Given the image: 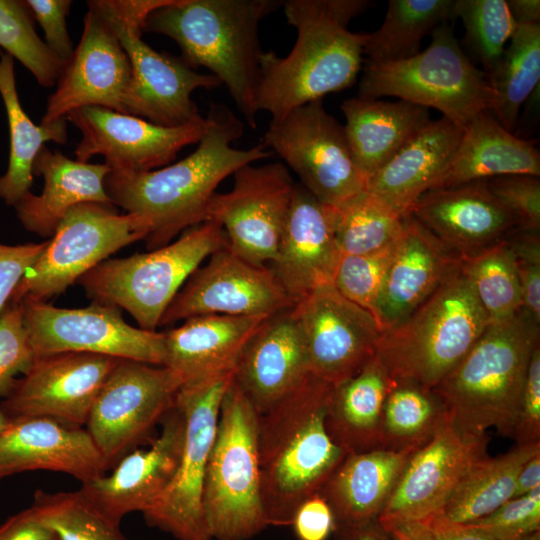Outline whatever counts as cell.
Masks as SVG:
<instances>
[{"label": "cell", "instance_id": "f5cc1de1", "mask_svg": "<svg viewBox=\"0 0 540 540\" xmlns=\"http://www.w3.org/2000/svg\"><path fill=\"white\" fill-rule=\"evenodd\" d=\"M512 438L517 445L540 442V344L530 359Z\"/></svg>", "mask_w": 540, "mask_h": 540}, {"label": "cell", "instance_id": "f546056e", "mask_svg": "<svg viewBox=\"0 0 540 540\" xmlns=\"http://www.w3.org/2000/svg\"><path fill=\"white\" fill-rule=\"evenodd\" d=\"M110 169L104 163L72 160L59 151L43 146L32 168L42 176L39 195L27 192L14 206L23 227L41 237H52L65 214L74 206L93 202L112 204L104 181Z\"/></svg>", "mask_w": 540, "mask_h": 540}, {"label": "cell", "instance_id": "4316f807", "mask_svg": "<svg viewBox=\"0 0 540 540\" xmlns=\"http://www.w3.org/2000/svg\"><path fill=\"white\" fill-rule=\"evenodd\" d=\"M108 466L83 428L46 417L11 420L0 434V481L32 470L69 474L81 483L105 474Z\"/></svg>", "mask_w": 540, "mask_h": 540}, {"label": "cell", "instance_id": "d590c367", "mask_svg": "<svg viewBox=\"0 0 540 540\" xmlns=\"http://www.w3.org/2000/svg\"><path fill=\"white\" fill-rule=\"evenodd\" d=\"M0 95L9 127L8 168L0 177V198L6 205L15 204L30 191L33 182V163L46 142L65 144L68 140L67 121L35 124L23 109L15 82L14 58L0 53Z\"/></svg>", "mask_w": 540, "mask_h": 540}, {"label": "cell", "instance_id": "5bb4252c", "mask_svg": "<svg viewBox=\"0 0 540 540\" xmlns=\"http://www.w3.org/2000/svg\"><path fill=\"white\" fill-rule=\"evenodd\" d=\"M181 386L178 375L166 366L118 361L85 425L108 468L146 440L173 408Z\"/></svg>", "mask_w": 540, "mask_h": 540}, {"label": "cell", "instance_id": "3957f363", "mask_svg": "<svg viewBox=\"0 0 540 540\" xmlns=\"http://www.w3.org/2000/svg\"><path fill=\"white\" fill-rule=\"evenodd\" d=\"M332 387L310 374L258 416L260 492L268 526H290L298 506L320 491L348 454L325 424Z\"/></svg>", "mask_w": 540, "mask_h": 540}, {"label": "cell", "instance_id": "d6a6232c", "mask_svg": "<svg viewBox=\"0 0 540 540\" xmlns=\"http://www.w3.org/2000/svg\"><path fill=\"white\" fill-rule=\"evenodd\" d=\"M414 451L377 448L348 453L320 493L335 525H358L378 519Z\"/></svg>", "mask_w": 540, "mask_h": 540}, {"label": "cell", "instance_id": "1f68e13d", "mask_svg": "<svg viewBox=\"0 0 540 540\" xmlns=\"http://www.w3.org/2000/svg\"><path fill=\"white\" fill-rule=\"evenodd\" d=\"M507 175L539 177V151L504 128L490 111H483L463 128L452 159L430 190Z\"/></svg>", "mask_w": 540, "mask_h": 540}, {"label": "cell", "instance_id": "8992f818", "mask_svg": "<svg viewBox=\"0 0 540 540\" xmlns=\"http://www.w3.org/2000/svg\"><path fill=\"white\" fill-rule=\"evenodd\" d=\"M488 324L461 261L412 313L381 333L376 355L392 380L433 389Z\"/></svg>", "mask_w": 540, "mask_h": 540}, {"label": "cell", "instance_id": "11a10c76", "mask_svg": "<svg viewBox=\"0 0 540 540\" xmlns=\"http://www.w3.org/2000/svg\"><path fill=\"white\" fill-rule=\"evenodd\" d=\"M290 526L298 540H327L333 534L335 521L327 501L316 493L298 506Z\"/></svg>", "mask_w": 540, "mask_h": 540}, {"label": "cell", "instance_id": "e575fe53", "mask_svg": "<svg viewBox=\"0 0 540 540\" xmlns=\"http://www.w3.org/2000/svg\"><path fill=\"white\" fill-rule=\"evenodd\" d=\"M391 384L376 355L356 375L332 387L325 424L331 439L344 451L380 448L382 411Z\"/></svg>", "mask_w": 540, "mask_h": 540}, {"label": "cell", "instance_id": "ab89813d", "mask_svg": "<svg viewBox=\"0 0 540 540\" xmlns=\"http://www.w3.org/2000/svg\"><path fill=\"white\" fill-rule=\"evenodd\" d=\"M540 24H517L514 35L488 77L495 93L491 110L500 124L514 132L523 104L539 87Z\"/></svg>", "mask_w": 540, "mask_h": 540}, {"label": "cell", "instance_id": "d4e9b609", "mask_svg": "<svg viewBox=\"0 0 540 540\" xmlns=\"http://www.w3.org/2000/svg\"><path fill=\"white\" fill-rule=\"evenodd\" d=\"M341 256L334 233L333 207L321 203L296 183L270 267L281 286L296 304L313 290L333 284Z\"/></svg>", "mask_w": 540, "mask_h": 540}, {"label": "cell", "instance_id": "4fadbf2b", "mask_svg": "<svg viewBox=\"0 0 540 540\" xmlns=\"http://www.w3.org/2000/svg\"><path fill=\"white\" fill-rule=\"evenodd\" d=\"M232 379L230 373L183 385L176 395L185 419L180 461L167 489L143 515L150 526L177 540H212L203 512V485L221 401Z\"/></svg>", "mask_w": 540, "mask_h": 540}, {"label": "cell", "instance_id": "f907efd6", "mask_svg": "<svg viewBox=\"0 0 540 540\" xmlns=\"http://www.w3.org/2000/svg\"><path fill=\"white\" fill-rule=\"evenodd\" d=\"M518 273L522 309L540 324V237L517 231L507 238Z\"/></svg>", "mask_w": 540, "mask_h": 540}, {"label": "cell", "instance_id": "5b68a950", "mask_svg": "<svg viewBox=\"0 0 540 540\" xmlns=\"http://www.w3.org/2000/svg\"><path fill=\"white\" fill-rule=\"evenodd\" d=\"M540 324L525 310L489 323L469 352L432 390L461 429L512 437Z\"/></svg>", "mask_w": 540, "mask_h": 540}, {"label": "cell", "instance_id": "4dcf8cb0", "mask_svg": "<svg viewBox=\"0 0 540 540\" xmlns=\"http://www.w3.org/2000/svg\"><path fill=\"white\" fill-rule=\"evenodd\" d=\"M462 135L463 128L446 117L431 120L369 179L367 192L409 215L449 164Z\"/></svg>", "mask_w": 540, "mask_h": 540}, {"label": "cell", "instance_id": "f6af8a7d", "mask_svg": "<svg viewBox=\"0 0 540 540\" xmlns=\"http://www.w3.org/2000/svg\"><path fill=\"white\" fill-rule=\"evenodd\" d=\"M31 18L22 1L0 0V46L19 60L39 85L49 88L57 83L66 61L40 39Z\"/></svg>", "mask_w": 540, "mask_h": 540}, {"label": "cell", "instance_id": "e0dca14e", "mask_svg": "<svg viewBox=\"0 0 540 540\" xmlns=\"http://www.w3.org/2000/svg\"><path fill=\"white\" fill-rule=\"evenodd\" d=\"M489 438L449 418L408 458L378 517L382 525L429 522L437 517L466 474L488 456Z\"/></svg>", "mask_w": 540, "mask_h": 540}, {"label": "cell", "instance_id": "cb8c5ba5", "mask_svg": "<svg viewBox=\"0 0 540 540\" xmlns=\"http://www.w3.org/2000/svg\"><path fill=\"white\" fill-rule=\"evenodd\" d=\"M410 215L461 260L519 231L516 218L492 194L486 180L429 190Z\"/></svg>", "mask_w": 540, "mask_h": 540}, {"label": "cell", "instance_id": "ee69618b", "mask_svg": "<svg viewBox=\"0 0 540 540\" xmlns=\"http://www.w3.org/2000/svg\"><path fill=\"white\" fill-rule=\"evenodd\" d=\"M453 12L464 25L466 46L488 79L517 27L506 0H455Z\"/></svg>", "mask_w": 540, "mask_h": 540}, {"label": "cell", "instance_id": "91938a15", "mask_svg": "<svg viewBox=\"0 0 540 540\" xmlns=\"http://www.w3.org/2000/svg\"><path fill=\"white\" fill-rule=\"evenodd\" d=\"M383 527L391 540H435L429 522H400Z\"/></svg>", "mask_w": 540, "mask_h": 540}, {"label": "cell", "instance_id": "7dc6e473", "mask_svg": "<svg viewBox=\"0 0 540 540\" xmlns=\"http://www.w3.org/2000/svg\"><path fill=\"white\" fill-rule=\"evenodd\" d=\"M36 355L23 322L21 300H10L0 313V397H6L19 374H25Z\"/></svg>", "mask_w": 540, "mask_h": 540}, {"label": "cell", "instance_id": "83f0119b", "mask_svg": "<svg viewBox=\"0 0 540 540\" xmlns=\"http://www.w3.org/2000/svg\"><path fill=\"white\" fill-rule=\"evenodd\" d=\"M461 261L409 214L376 304L382 332L412 313Z\"/></svg>", "mask_w": 540, "mask_h": 540}, {"label": "cell", "instance_id": "816d5d0a", "mask_svg": "<svg viewBox=\"0 0 540 540\" xmlns=\"http://www.w3.org/2000/svg\"><path fill=\"white\" fill-rule=\"evenodd\" d=\"M22 3L31 17L41 26L47 47L57 57L67 62L74 51L66 25L72 1L24 0Z\"/></svg>", "mask_w": 540, "mask_h": 540}, {"label": "cell", "instance_id": "be15d7a7", "mask_svg": "<svg viewBox=\"0 0 540 540\" xmlns=\"http://www.w3.org/2000/svg\"><path fill=\"white\" fill-rule=\"evenodd\" d=\"M10 423L11 419L7 416V414L0 406V434L9 426Z\"/></svg>", "mask_w": 540, "mask_h": 540}, {"label": "cell", "instance_id": "60d3db41", "mask_svg": "<svg viewBox=\"0 0 540 540\" xmlns=\"http://www.w3.org/2000/svg\"><path fill=\"white\" fill-rule=\"evenodd\" d=\"M369 192L333 207L334 233L342 255L382 250L401 234L406 217Z\"/></svg>", "mask_w": 540, "mask_h": 540}, {"label": "cell", "instance_id": "ac0fdd59", "mask_svg": "<svg viewBox=\"0 0 540 540\" xmlns=\"http://www.w3.org/2000/svg\"><path fill=\"white\" fill-rule=\"evenodd\" d=\"M208 258L176 294L159 326L201 315L269 316L295 305L271 268L244 260L228 242Z\"/></svg>", "mask_w": 540, "mask_h": 540}, {"label": "cell", "instance_id": "836d02e7", "mask_svg": "<svg viewBox=\"0 0 540 540\" xmlns=\"http://www.w3.org/2000/svg\"><path fill=\"white\" fill-rule=\"evenodd\" d=\"M347 139L367 181L431 122L429 109L399 99L352 97L341 104Z\"/></svg>", "mask_w": 540, "mask_h": 540}, {"label": "cell", "instance_id": "d6986e66", "mask_svg": "<svg viewBox=\"0 0 540 540\" xmlns=\"http://www.w3.org/2000/svg\"><path fill=\"white\" fill-rule=\"evenodd\" d=\"M293 314L305 344L309 370L335 386L356 375L377 354L382 329L376 318L331 285L297 302Z\"/></svg>", "mask_w": 540, "mask_h": 540}, {"label": "cell", "instance_id": "30bf717a", "mask_svg": "<svg viewBox=\"0 0 540 540\" xmlns=\"http://www.w3.org/2000/svg\"><path fill=\"white\" fill-rule=\"evenodd\" d=\"M169 0H92L109 22L124 48L132 69L126 114L166 127L204 119L191 95L213 89L221 82L200 73L182 59L154 50L142 39L148 16Z\"/></svg>", "mask_w": 540, "mask_h": 540}, {"label": "cell", "instance_id": "44dd1931", "mask_svg": "<svg viewBox=\"0 0 540 540\" xmlns=\"http://www.w3.org/2000/svg\"><path fill=\"white\" fill-rule=\"evenodd\" d=\"M120 359L77 352L36 356L1 407L11 420L46 417L82 428L96 396Z\"/></svg>", "mask_w": 540, "mask_h": 540}, {"label": "cell", "instance_id": "7a4b0ae2", "mask_svg": "<svg viewBox=\"0 0 540 540\" xmlns=\"http://www.w3.org/2000/svg\"><path fill=\"white\" fill-rule=\"evenodd\" d=\"M367 0H288L287 22L297 31L285 56L263 52L258 111L278 119L294 108L352 86L362 68L366 34L348 30L370 5Z\"/></svg>", "mask_w": 540, "mask_h": 540}, {"label": "cell", "instance_id": "bcb514c9", "mask_svg": "<svg viewBox=\"0 0 540 540\" xmlns=\"http://www.w3.org/2000/svg\"><path fill=\"white\" fill-rule=\"evenodd\" d=\"M398 238L371 254L342 255L334 276L333 286L338 292L374 317L378 296L394 257Z\"/></svg>", "mask_w": 540, "mask_h": 540}, {"label": "cell", "instance_id": "6f0895ef", "mask_svg": "<svg viewBox=\"0 0 540 540\" xmlns=\"http://www.w3.org/2000/svg\"><path fill=\"white\" fill-rule=\"evenodd\" d=\"M429 525L435 540H495L478 527L450 523L440 517L433 518Z\"/></svg>", "mask_w": 540, "mask_h": 540}, {"label": "cell", "instance_id": "8fae6325", "mask_svg": "<svg viewBox=\"0 0 540 540\" xmlns=\"http://www.w3.org/2000/svg\"><path fill=\"white\" fill-rule=\"evenodd\" d=\"M263 143L321 203L340 207L367 191L344 125L316 100L271 119Z\"/></svg>", "mask_w": 540, "mask_h": 540}, {"label": "cell", "instance_id": "8d00e7d4", "mask_svg": "<svg viewBox=\"0 0 540 540\" xmlns=\"http://www.w3.org/2000/svg\"><path fill=\"white\" fill-rule=\"evenodd\" d=\"M538 453L540 442L516 445L498 457L482 459L462 479L437 517L467 524L490 514L512 498L522 467Z\"/></svg>", "mask_w": 540, "mask_h": 540}, {"label": "cell", "instance_id": "db71d44e", "mask_svg": "<svg viewBox=\"0 0 540 540\" xmlns=\"http://www.w3.org/2000/svg\"><path fill=\"white\" fill-rule=\"evenodd\" d=\"M48 240L41 243H0V313L26 271L40 257Z\"/></svg>", "mask_w": 540, "mask_h": 540}, {"label": "cell", "instance_id": "6125c7cd", "mask_svg": "<svg viewBox=\"0 0 540 540\" xmlns=\"http://www.w3.org/2000/svg\"><path fill=\"white\" fill-rule=\"evenodd\" d=\"M517 24H540L539 0H506Z\"/></svg>", "mask_w": 540, "mask_h": 540}, {"label": "cell", "instance_id": "2e32d148", "mask_svg": "<svg viewBox=\"0 0 540 540\" xmlns=\"http://www.w3.org/2000/svg\"><path fill=\"white\" fill-rule=\"evenodd\" d=\"M232 189L216 193L205 221L218 223L231 250L264 265L276 256L296 183L284 163L247 164L234 174Z\"/></svg>", "mask_w": 540, "mask_h": 540}, {"label": "cell", "instance_id": "9c48e42d", "mask_svg": "<svg viewBox=\"0 0 540 540\" xmlns=\"http://www.w3.org/2000/svg\"><path fill=\"white\" fill-rule=\"evenodd\" d=\"M358 96H392L433 108L462 128L479 113L491 112L495 102L486 74L463 51L449 23L438 26L429 46L410 58L365 63Z\"/></svg>", "mask_w": 540, "mask_h": 540}, {"label": "cell", "instance_id": "484cf974", "mask_svg": "<svg viewBox=\"0 0 540 540\" xmlns=\"http://www.w3.org/2000/svg\"><path fill=\"white\" fill-rule=\"evenodd\" d=\"M292 308L272 314L261 323L233 372V381L258 416L293 393L311 374Z\"/></svg>", "mask_w": 540, "mask_h": 540}, {"label": "cell", "instance_id": "680465c9", "mask_svg": "<svg viewBox=\"0 0 540 540\" xmlns=\"http://www.w3.org/2000/svg\"><path fill=\"white\" fill-rule=\"evenodd\" d=\"M332 535L335 540H391L377 519L358 525H335Z\"/></svg>", "mask_w": 540, "mask_h": 540}, {"label": "cell", "instance_id": "ba28073f", "mask_svg": "<svg viewBox=\"0 0 540 540\" xmlns=\"http://www.w3.org/2000/svg\"><path fill=\"white\" fill-rule=\"evenodd\" d=\"M225 243L227 238L222 227L216 222L204 221L160 248L107 259L76 284L93 302L124 309L140 328L156 331L187 279L203 260Z\"/></svg>", "mask_w": 540, "mask_h": 540}, {"label": "cell", "instance_id": "94428289", "mask_svg": "<svg viewBox=\"0 0 540 540\" xmlns=\"http://www.w3.org/2000/svg\"><path fill=\"white\" fill-rule=\"evenodd\" d=\"M540 487V453L533 456L518 474L512 498L523 496Z\"/></svg>", "mask_w": 540, "mask_h": 540}, {"label": "cell", "instance_id": "74e56055", "mask_svg": "<svg viewBox=\"0 0 540 540\" xmlns=\"http://www.w3.org/2000/svg\"><path fill=\"white\" fill-rule=\"evenodd\" d=\"M454 1L389 0L381 26L366 34L365 63L395 62L418 54L425 36L455 19Z\"/></svg>", "mask_w": 540, "mask_h": 540}, {"label": "cell", "instance_id": "b9f144b4", "mask_svg": "<svg viewBox=\"0 0 540 540\" xmlns=\"http://www.w3.org/2000/svg\"><path fill=\"white\" fill-rule=\"evenodd\" d=\"M462 269L489 323L511 318L522 309V293L507 239L462 260Z\"/></svg>", "mask_w": 540, "mask_h": 540}, {"label": "cell", "instance_id": "277c9868", "mask_svg": "<svg viewBox=\"0 0 540 540\" xmlns=\"http://www.w3.org/2000/svg\"><path fill=\"white\" fill-rule=\"evenodd\" d=\"M276 0H170L148 16L144 31L174 40L182 60L204 67L224 84L251 128L257 127V95L263 51L259 24L282 6Z\"/></svg>", "mask_w": 540, "mask_h": 540}, {"label": "cell", "instance_id": "7402d4cb", "mask_svg": "<svg viewBox=\"0 0 540 540\" xmlns=\"http://www.w3.org/2000/svg\"><path fill=\"white\" fill-rule=\"evenodd\" d=\"M81 39L49 96L41 124L98 106L126 114L132 86L129 58L103 15L87 2Z\"/></svg>", "mask_w": 540, "mask_h": 540}, {"label": "cell", "instance_id": "52a82bcc", "mask_svg": "<svg viewBox=\"0 0 540 540\" xmlns=\"http://www.w3.org/2000/svg\"><path fill=\"white\" fill-rule=\"evenodd\" d=\"M257 436L258 415L232 379L221 401L203 485V512L212 540H249L268 527Z\"/></svg>", "mask_w": 540, "mask_h": 540}, {"label": "cell", "instance_id": "681fc988", "mask_svg": "<svg viewBox=\"0 0 540 540\" xmlns=\"http://www.w3.org/2000/svg\"><path fill=\"white\" fill-rule=\"evenodd\" d=\"M487 181L492 194L513 214L519 231H540V179L531 175H507Z\"/></svg>", "mask_w": 540, "mask_h": 540}, {"label": "cell", "instance_id": "e7e4bbea", "mask_svg": "<svg viewBox=\"0 0 540 540\" xmlns=\"http://www.w3.org/2000/svg\"><path fill=\"white\" fill-rule=\"evenodd\" d=\"M520 540H540V531L535 532L525 538H522Z\"/></svg>", "mask_w": 540, "mask_h": 540}, {"label": "cell", "instance_id": "ffe728a7", "mask_svg": "<svg viewBox=\"0 0 540 540\" xmlns=\"http://www.w3.org/2000/svg\"><path fill=\"white\" fill-rule=\"evenodd\" d=\"M65 119L81 133L76 160L88 162L100 155L110 171L122 173L146 172L171 164L184 147L199 142L205 129V117L166 127L98 106L73 110Z\"/></svg>", "mask_w": 540, "mask_h": 540}, {"label": "cell", "instance_id": "f1b7e54d", "mask_svg": "<svg viewBox=\"0 0 540 540\" xmlns=\"http://www.w3.org/2000/svg\"><path fill=\"white\" fill-rule=\"evenodd\" d=\"M267 317L201 315L186 319L163 332V366L178 375L182 386L233 373L247 342Z\"/></svg>", "mask_w": 540, "mask_h": 540}, {"label": "cell", "instance_id": "9a60e30c", "mask_svg": "<svg viewBox=\"0 0 540 540\" xmlns=\"http://www.w3.org/2000/svg\"><path fill=\"white\" fill-rule=\"evenodd\" d=\"M24 327L36 356L77 352L164 365V333L133 327L114 305L60 308L21 299Z\"/></svg>", "mask_w": 540, "mask_h": 540}, {"label": "cell", "instance_id": "6da1fadb", "mask_svg": "<svg viewBox=\"0 0 540 540\" xmlns=\"http://www.w3.org/2000/svg\"><path fill=\"white\" fill-rule=\"evenodd\" d=\"M243 122L224 104H211L197 148L164 167L138 173L110 171L105 191L111 203L134 215L147 231L149 251L171 243L205 221L219 184L241 167L273 155L262 142L238 149Z\"/></svg>", "mask_w": 540, "mask_h": 540}, {"label": "cell", "instance_id": "7bdbcfd3", "mask_svg": "<svg viewBox=\"0 0 540 540\" xmlns=\"http://www.w3.org/2000/svg\"><path fill=\"white\" fill-rule=\"evenodd\" d=\"M29 508L58 540H126L119 524L101 513L80 490H38Z\"/></svg>", "mask_w": 540, "mask_h": 540}, {"label": "cell", "instance_id": "f35d334b", "mask_svg": "<svg viewBox=\"0 0 540 540\" xmlns=\"http://www.w3.org/2000/svg\"><path fill=\"white\" fill-rule=\"evenodd\" d=\"M447 418L444 404L432 389L409 380H392L382 411L380 448L415 451Z\"/></svg>", "mask_w": 540, "mask_h": 540}, {"label": "cell", "instance_id": "603a6c76", "mask_svg": "<svg viewBox=\"0 0 540 540\" xmlns=\"http://www.w3.org/2000/svg\"><path fill=\"white\" fill-rule=\"evenodd\" d=\"M160 435L148 449H134L113 472L90 479L79 489L106 517L120 524L131 512L143 514L153 507L171 483L182 453L185 419L174 404L161 421Z\"/></svg>", "mask_w": 540, "mask_h": 540}, {"label": "cell", "instance_id": "7c38bea8", "mask_svg": "<svg viewBox=\"0 0 540 540\" xmlns=\"http://www.w3.org/2000/svg\"><path fill=\"white\" fill-rule=\"evenodd\" d=\"M146 236L134 215L119 213L113 204H78L62 218L10 300L46 301L60 295L110 255Z\"/></svg>", "mask_w": 540, "mask_h": 540}, {"label": "cell", "instance_id": "9f6ffc18", "mask_svg": "<svg viewBox=\"0 0 540 540\" xmlns=\"http://www.w3.org/2000/svg\"><path fill=\"white\" fill-rule=\"evenodd\" d=\"M0 540H58L30 508L10 517L0 526Z\"/></svg>", "mask_w": 540, "mask_h": 540}, {"label": "cell", "instance_id": "c3c4849f", "mask_svg": "<svg viewBox=\"0 0 540 540\" xmlns=\"http://www.w3.org/2000/svg\"><path fill=\"white\" fill-rule=\"evenodd\" d=\"M495 540H520L540 531V487L511 498L496 510L472 523Z\"/></svg>", "mask_w": 540, "mask_h": 540}]
</instances>
